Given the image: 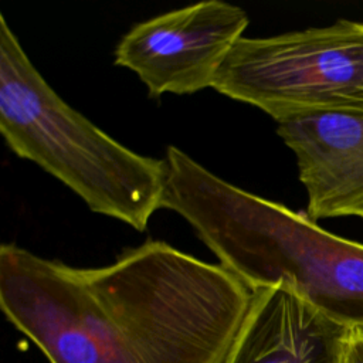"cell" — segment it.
Returning a JSON list of instances; mask_svg holds the SVG:
<instances>
[{
	"label": "cell",
	"mask_w": 363,
	"mask_h": 363,
	"mask_svg": "<svg viewBox=\"0 0 363 363\" xmlns=\"http://www.w3.org/2000/svg\"><path fill=\"white\" fill-rule=\"evenodd\" d=\"M252 294L157 240L98 268L0 247L1 311L50 363H224Z\"/></svg>",
	"instance_id": "6da1fadb"
},
{
	"label": "cell",
	"mask_w": 363,
	"mask_h": 363,
	"mask_svg": "<svg viewBox=\"0 0 363 363\" xmlns=\"http://www.w3.org/2000/svg\"><path fill=\"white\" fill-rule=\"evenodd\" d=\"M163 160L160 207L182 216L224 268L252 289L285 285L333 320L363 329V244L223 180L176 146Z\"/></svg>",
	"instance_id": "7a4b0ae2"
},
{
	"label": "cell",
	"mask_w": 363,
	"mask_h": 363,
	"mask_svg": "<svg viewBox=\"0 0 363 363\" xmlns=\"http://www.w3.org/2000/svg\"><path fill=\"white\" fill-rule=\"evenodd\" d=\"M0 132L79 196L94 213L145 231L162 208L164 160L139 155L67 104L44 79L0 16Z\"/></svg>",
	"instance_id": "3957f363"
},
{
	"label": "cell",
	"mask_w": 363,
	"mask_h": 363,
	"mask_svg": "<svg viewBox=\"0 0 363 363\" xmlns=\"http://www.w3.org/2000/svg\"><path fill=\"white\" fill-rule=\"evenodd\" d=\"M218 94L278 122L363 115V21L340 18L269 37H242L214 81Z\"/></svg>",
	"instance_id": "277c9868"
},
{
	"label": "cell",
	"mask_w": 363,
	"mask_h": 363,
	"mask_svg": "<svg viewBox=\"0 0 363 363\" xmlns=\"http://www.w3.org/2000/svg\"><path fill=\"white\" fill-rule=\"evenodd\" d=\"M250 24L244 9L201 0L135 24L115 48V64L135 72L152 98L213 88L218 69Z\"/></svg>",
	"instance_id": "5b68a950"
},
{
	"label": "cell",
	"mask_w": 363,
	"mask_h": 363,
	"mask_svg": "<svg viewBox=\"0 0 363 363\" xmlns=\"http://www.w3.org/2000/svg\"><path fill=\"white\" fill-rule=\"evenodd\" d=\"M296 159L312 221L363 216V115L316 113L278 122Z\"/></svg>",
	"instance_id": "8992f818"
},
{
	"label": "cell",
	"mask_w": 363,
	"mask_h": 363,
	"mask_svg": "<svg viewBox=\"0 0 363 363\" xmlns=\"http://www.w3.org/2000/svg\"><path fill=\"white\" fill-rule=\"evenodd\" d=\"M349 332L294 289L262 286L224 363H342Z\"/></svg>",
	"instance_id": "52a82bcc"
},
{
	"label": "cell",
	"mask_w": 363,
	"mask_h": 363,
	"mask_svg": "<svg viewBox=\"0 0 363 363\" xmlns=\"http://www.w3.org/2000/svg\"><path fill=\"white\" fill-rule=\"evenodd\" d=\"M342 363H363V329H350Z\"/></svg>",
	"instance_id": "ba28073f"
},
{
	"label": "cell",
	"mask_w": 363,
	"mask_h": 363,
	"mask_svg": "<svg viewBox=\"0 0 363 363\" xmlns=\"http://www.w3.org/2000/svg\"><path fill=\"white\" fill-rule=\"evenodd\" d=\"M362 218H363V216H362Z\"/></svg>",
	"instance_id": "9c48e42d"
}]
</instances>
